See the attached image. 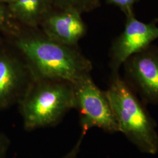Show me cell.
Wrapping results in <instances>:
<instances>
[{
  "label": "cell",
  "instance_id": "cell-12",
  "mask_svg": "<svg viewBox=\"0 0 158 158\" xmlns=\"http://www.w3.org/2000/svg\"><path fill=\"white\" fill-rule=\"evenodd\" d=\"M137 0H108L113 5L118 6L126 15L127 14L134 12L133 7Z\"/></svg>",
  "mask_w": 158,
  "mask_h": 158
},
{
  "label": "cell",
  "instance_id": "cell-2",
  "mask_svg": "<svg viewBox=\"0 0 158 158\" xmlns=\"http://www.w3.org/2000/svg\"><path fill=\"white\" fill-rule=\"evenodd\" d=\"M18 105L25 130L54 126L75 108L73 85L62 80L35 78Z\"/></svg>",
  "mask_w": 158,
  "mask_h": 158
},
{
  "label": "cell",
  "instance_id": "cell-5",
  "mask_svg": "<svg viewBox=\"0 0 158 158\" xmlns=\"http://www.w3.org/2000/svg\"><path fill=\"white\" fill-rule=\"evenodd\" d=\"M35 78L25 57L6 40L0 48V111L18 104Z\"/></svg>",
  "mask_w": 158,
  "mask_h": 158
},
{
  "label": "cell",
  "instance_id": "cell-6",
  "mask_svg": "<svg viewBox=\"0 0 158 158\" xmlns=\"http://www.w3.org/2000/svg\"><path fill=\"white\" fill-rule=\"evenodd\" d=\"M156 23H143L136 18L134 12L126 15L124 29L113 42L110 49L113 73L118 72L119 69L130 57L144 51L158 39Z\"/></svg>",
  "mask_w": 158,
  "mask_h": 158
},
{
  "label": "cell",
  "instance_id": "cell-9",
  "mask_svg": "<svg viewBox=\"0 0 158 158\" xmlns=\"http://www.w3.org/2000/svg\"><path fill=\"white\" fill-rule=\"evenodd\" d=\"M7 6L12 20L20 27L37 29L54 6L52 0H15Z\"/></svg>",
  "mask_w": 158,
  "mask_h": 158
},
{
  "label": "cell",
  "instance_id": "cell-11",
  "mask_svg": "<svg viewBox=\"0 0 158 158\" xmlns=\"http://www.w3.org/2000/svg\"><path fill=\"white\" fill-rule=\"evenodd\" d=\"M20 28L12 20L7 5L0 1V34L7 38L15 34Z\"/></svg>",
  "mask_w": 158,
  "mask_h": 158
},
{
  "label": "cell",
  "instance_id": "cell-14",
  "mask_svg": "<svg viewBox=\"0 0 158 158\" xmlns=\"http://www.w3.org/2000/svg\"><path fill=\"white\" fill-rule=\"evenodd\" d=\"M5 42H6L5 37L2 35L0 34V48L4 44Z\"/></svg>",
  "mask_w": 158,
  "mask_h": 158
},
{
  "label": "cell",
  "instance_id": "cell-4",
  "mask_svg": "<svg viewBox=\"0 0 158 158\" xmlns=\"http://www.w3.org/2000/svg\"><path fill=\"white\" fill-rule=\"evenodd\" d=\"M76 107L79 111L82 135L78 144L65 158H75L81 139L92 128H98L109 133L118 132V127L105 91L95 84L90 74L73 83Z\"/></svg>",
  "mask_w": 158,
  "mask_h": 158
},
{
  "label": "cell",
  "instance_id": "cell-13",
  "mask_svg": "<svg viewBox=\"0 0 158 158\" xmlns=\"http://www.w3.org/2000/svg\"><path fill=\"white\" fill-rule=\"evenodd\" d=\"M10 140L8 137L0 131V158H6L10 147Z\"/></svg>",
  "mask_w": 158,
  "mask_h": 158
},
{
  "label": "cell",
  "instance_id": "cell-15",
  "mask_svg": "<svg viewBox=\"0 0 158 158\" xmlns=\"http://www.w3.org/2000/svg\"><path fill=\"white\" fill-rule=\"evenodd\" d=\"M15 0H0V1H1L2 2L6 4V5H8L10 4H11L13 1H14Z\"/></svg>",
  "mask_w": 158,
  "mask_h": 158
},
{
  "label": "cell",
  "instance_id": "cell-3",
  "mask_svg": "<svg viewBox=\"0 0 158 158\" xmlns=\"http://www.w3.org/2000/svg\"><path fill=\"white\" fill-rule=\"evenodd\" d=\"M118 73L112 74L105 93L119 131L142 152L155 154L158 135L153 121L130 85Z\"/></svg>",
  "mask_w": 158,
  "mask_h": 158
},
{
  "label": "cell",
  "instance_id": "cell-7",
  "mask_svg": "<svg viewBox=\"0 0 158 158\" xmlns=\"http://www.w3.org/2000/svg\"><path fill=\"white\" fill-rule=\"evenodd\" d=\"M126 74L143 98L158 104V49L149 46L130 57L124 64Z\"/></svg>",
  "mask_w": 158,
  "mask_h": 158
},
{
  "label": "cell",
  "instance_id": "cell-10",
  "mask_svg": "<svg viewBox=\"0 0 158 158\" xmlns=\"http://www.w3.org/2000/svg\"><path fill=\"white\" fill-rule=\"evenodd\" d=\"M58 9L74 10L80 14L89 12L99 5V0H52Z\"/></svg>",
  "mask_w": 158,
  "mask_h": 158
},
{
  "label": "cell",
  "instance_id": "cell-1",
  "mask_svg": "<svg viewBox=\"0 0 158 158\" xmlns=\"http://www.w3.org/2000/svg\"><path fill=\"white\" fill-rule=\"evenodd\" d=\"M6 40L27 59L36 78L57 79L72 84L90 74L93 64L77 46L51 40L40 29L21 27Z\"/></svg>",
  "mask_w": 158,
  "mask_h": 158
},
{
  "label": "cell",
  "instance_id": "cell-8",
  "mask_svg": "<svg viewBox=\"0 0 158 158\" xmlns=\"http://www.w3.org/2000/svg\"><path fill=\"white\" fill-rule=\"evenodd\" d=\"M81 15L74 10H52L44 18L39 29L47 37L57 42L77 46L87 32Z\"/></svg>",
  "mask_w": 158,
  "mask_h": 158
}]
</instances>
